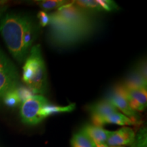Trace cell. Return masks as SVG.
I'll use <instances>...</instances> for the list:
<instances>
[{
	"instance_id": "cell-11",
	"label": "cell",
	"mask_w": 147,
	"mask_h": 147,
	"mask_svg": "<svg viewBox=\"0 0 147 147\" xmlns=\"http://www.w3.org/2000/svg\"><path fill=\"white\" fill-rule=\"evenodd\" d=\"M73 2L84 10L93 12H111L119 10V8L115 1L110 0H78Z\"/></svg>"
},
{
	"instance_id": "cell-5",
	"label": "cell",
	"mask_w": 147,
	"mask_h": 147,
	"mask_svg": "<svg viewBox=\"0 0 147 147\" xmlns=\"http://www.w3.org/2000/svg\"><path fill=\"white\" fill-rule=\"evenodd\" d=\"M49 101L42 95H33L25 102L21 106V117L24 123L35 125L40 123L45 118L42 116V109Z\"/></svg>"
},
{
	"instance_id": "cell-21",
	"label": "cell",
	"mask_w": 147,
	"mask_h": 147,
	"mask_svg": "<svg viewBox=\"0 0 147 147\" xmlns=\"http://www.w3.org/2000/svg\"><path fill=\"white\" fill-rule=\"evenodd\" d=\"M16 92H17L18 97H19L20 100H21V103L25 102L29 97H31L33 95H34V93H33L32 90L27 87H24L21 84H18L17 87L16 88Z\"/></svg>"
},
{
	"instance_id": "cell-9",
	"label": "cell",
	"mask_w": 147,
	"mask_h": 147,
	"mask_svg": "<svg viewBox=\"0 0 147 147\" xmlns=\"http://www.w3.org/2000/svg\"><path fill=\"white\" fill-rule=\"evenodd\" d=\"M19 84V76L16 69H0V102L8 92Z\"/></svg>"
},
{
	"instance_id": "cell-13",
	"label": "cell",
	"mask_w": 147,
	"mask_h": 147,
	"mask_svg": "<svg viewBox=\"0 0 147 147\" xmlns=\"http://www.w3.org/2000/svg\"><path fill=\"white\" fill-rule=\"evenodd\" d=\"M125 87L129 89H146L147 80L144 79L135 67L128 74L125 80L122 84Z\"/></svg>"
},
{
	"instance_id": "cell-3",
	"label": "cell",
	"mask_w": 147,
	"mask_h": 147,
	"mask_svg": "<svg viewBox=\"0 0 147 147\" xmlns=\"http://www.w3.org/2000/svg\"><path fill=\"white\" fill-rule=\"evenodd\" d=\"M50 18L48 39L53 47H73L87 38L60 17L56 12L50 14Z\"/></svg>"
},
{
	"instance_id": "cell-20",
	"label": "cell",
	"mask_w": 147,
	"mask_h": 147,
	"mask_svg": "<svg viewBox=\"0 0 147 147\" xmlns=\"http://www.w3.org/2000/svg\"><path fill=\"white\" fill-rule=\"evenodd\" d=\"M3 101L7 106L12 108L16 107L21 103L17 92H16V88L6 93L5 96L3 97Z\"/></svg>"
},
{
	"instance_id": "cell-23",
	"label": "cell",
	"mask_w": 147,
	"mask_h": 147,
	"mask_svg": "<svg viewBox=\"0 0 147 147\" xmlns=\"http://www.w3.org/2000/svg\"><path fill=\"white\" fill-rule=\"evenodd\" d=\"M37 17H38V21H39L40 26L46 27L47 25H49V24H50V14H48L47 12H44V11H40V12H38Z\"/></svg>"
},
{
	"instance_id": "cell-24",
	"label": "cell",
	"mask_w": 147,
	"mask_h": 147,
	"mask_svg": "<svg viewBox=\"0 0 147 147\" xmlns=\"http://www.w3.org/2000/svg\"><path fill=\"white\" fill-rule=\"evenodd\" d=\"M135 68L138 72L140 74L144 79L147 80V74H146V61L145 59L140 60L137 65H136Z\"/></svg>"
},
{
	"instance_id": "cell-2",
	"label": "cell",
	"mask_w": 147,
	"mask_h": 147,
	"mask_svg": "<svg viewBox=\"0 0 147 147\" xmlns=\"http://www.w3.org/2000/svg\"><path fill=\"white\" fill-rule=\"evenodd\" d=\"M23 80L35 95L43 96L47 93V68L40 45L32 47L30 54L25 61Z\"/></svg>"
},
{
	"instance_id": "cell-8",
	"label": "cell",
	"mask_w": 147,
	"mask_h": 147,
	"mask_svg": "<svg viewBox=\"0 0 147 147\" xmlns=\"http://www.w3.org/2000/svg\"><path fill=\"white\" fill-rule=\"evenodd\" d=\"M121 89L132 109L142 112L146 109L147 104V91L144 89H129L121 84Z\"/></svg>"
},
{
	"instance_id": "cell-22",
	"label": "cell",
	"mask_w": 147,
	"mask_h": 147,
	"mask_svg": "<svg viewBox=\"0 0 147 147\" xmlns=\"http://www.w3.org/2000/svg\"><path fill=\"white\" fill-rule=\"evenodd\" d=\"M15 66L0 49V69H15Z\"/></svg>"
},
{
	"instance_id": "cell-10",
	"label": "cell",
	"mask_w": 147,
	"mask_h": 147,
	"mask_svg": "<svg viewBox=\"0 0 147 147\" xmlns=\"http://www.w3.org/2000/svg\"><path fill=\"white\" fill-rule=\"evenodd\" d=\"M135 131L129 127H123L115 131H111L106 144L109 146H123L131 145L135 138Z\"/></svg>"
},
{
	"instance_id": "cell-1",
	"label": "cell",
	"mask_w": 147,
	"mask_h": 147,
	"mask_svg": "<svg viewBox=\"0 0 147 147\" xmlns=\"http://www.w3.org/2000/svg\"><path fill=\"white\" fill-rule=\"evenodd\" d=\"M29 16L20 14H6L0 21V34L9 51L16 61L22 63L27 57L23 47V36Z\"/></svg>"
},
{
	"instance_id": "cell-12",
	"label": "cell",
	"mask_w": 147,
	"mask_h": 147,
	"mask_svg": "<svg viewBox=\"0 0 147 147\" xmlns=\"http://www.w3.org/2000/svg\"><path fill=\"white\" fill-rule=\"evenodd\" d=\"M81 130L94 142L95 144H106L111 133V131L104 129L102 127L94 125H87L84 126Z\"/></svg>"
},
{
	"instance_id": "cell-16",
	"label": "cell",
	"mask_w": 147,
	"mask_h": 147,
	"mask_svg": "<svg viewBox=\"0 0 147 147\" xmlns=\"http://www.w3.org/2000/svg\"><path fill=\"white\" fill-rule=\"evenodd\" d=\"M75 104H71L68 106H60L50 104L48 103L47 105L42 109V116L45 119L50 117L51 115H56L59 113H69V112L73 111L75 109Z\"/></svg>"
},
{
	"instance_id": "cell-6",
	"label": "cell",
	"mask_w": 147,
	"mask_h": 147,
	"mask_svg": "<svg viewBox=\"0 0 147 147\" xmlns=\"http://www.w3.org/2000/svg\"><path fill=\"white\" fill-rule=\"evenodd\" d=\"M107 100L111 103L117 110L123 113L124 115L133 120L137 125L141 121V117L137 111L132 109L121 89V85L117 86L108 94Z\"/></svg>"
},
{
	"instance_id": "cell-26",
	"label": "cell",
	"mask_w": 147,
	"mask_h": 147,
	"mask_svg": "<svg viewBox=\"0 0 147 147\" xmlns=\"http://www.w3.org/2000/svg\"><path fill=\"white\" fill-rule=\"evenodd\" d=\"M95 147H124V146H109L105 144H95Z\"/></svg>"
},
{
	"instance_id": "cell-17",
	"label": "cell",
	"mask_w": 147,
	"mask_h": 147,
	"mask_svg": "<svg viewBox=\"0 0 147 147\" xmlns=\"http://www.w3.org/2000/svg\"><path fill=\"white\" fill-rule=\"evenodd\" d=\"M71 143L72 147H95L94 142L82 130L74 135Z\"/></svg>"
},
{
	"instance_id": "cell-14",
	"label": "cell",
	"mask_w": 147,
	"mask_h": 147,
	"mask_svg": "<svg viewBox=\"0 0 147 147\" xmlns=\"http://www.w3.org/2000/svg\"><path fill=\"white\" fill-rule=\"evenodd\" d=\"M37 31H38V27H37L36 23L29 16L26 27H25V32H24L23 40L24 50H25L27 54L29 53L32 43L34 42L35 38H36Z\"/></svg>"
},
{
	"instance_id": "cell-18",
	"label": "cell",
	"mask_w": 147,
	"mask_h": 147,
	"mask_svg": "<svg viewBox=\"0 0 147 147\" xmlns=\"http://www.w3.org/2000/svg\"><path fill=\"white\" fill-rule=\"evenodd\" d=\"M36 4L44 10H53V9H59L69 2L64 0H42L36 1Z\"/></svg>"
},
{
	"instance_id": "cell-7",
	"label": "cell",
	"mask_w": 147,
	"mask_h": 147,
	"mask_svg": "<svg viewBox=\"0 0 147 147\" xmlns=\"http://www.w3.org/2000/svg\"><path fill=\"white\" fill-rule=\"evenodd\" d=\"M89 110L94 125L100 127L103 125V122L106 117L118 111L115 106L107 100L91 104L89 106Z\"/></svg>"
},
{
	"instance_id": "cell-19",
	"label": "cell",
	"mask_w": 147,
	"mask_h": 147,
	"mask_svg": "<svg viewBox=\"0 0 147 147\" xmlns=\"http://www.w3.org/2000/svg\"><path fill=\"white\" fill-rule=\"evenodd\" d=\"M131 147H147V129L142 127L135 135Z\"/></svg>"
},
{
	"instance_id": "cell-25",
	"label": "cell",
	"mask_w": 147,
	"mask_h": 147,
	"mask_svg": "<svg viewBox=\"0 0 147 147\" xmlns=\"http://www.w3.org/2000/svg\"><path fill=\"white\" fill-rule=\"evenodd\" d=\"M8 6V3L7 1H0V18L2 16L3 13L7 10Z\"/></svg>"
},
{
	"instance_id": "cell-4",
	"label": "cell",
	"mask_w": 147,
	"mask_h": 147,
	"mask_svg": "<svg viewBox=\"0 0 147 147\" xmlns=\"http://www.w3.org/2000/svg\"><path fill=\"white\" fill-rule=\"evenodd\" d=\"M56 12L64 21L86 38L95 32L96 27L95 21L90 15L89 11L80 8L74 2L61 7Z\"/></svg>"
},
{
	"instance_id": "cell-15",
	"label": "cell",
	"mask_w": 147,
	"mask_h": 147,
	"mask_svg": "<svg viewBox=\"0 0 147 147\" xmlns=\"http://www.w3.org/2000/svg\"><path fill=\"white\" fill-rule=\"evenodd\" d=\"M115 124L122 126H129V125H136V123L131 119L126 117L123 114L119 113V112H115L104 119L103 122V125L105 124Z\"/></svg>"
}]
</instances>
